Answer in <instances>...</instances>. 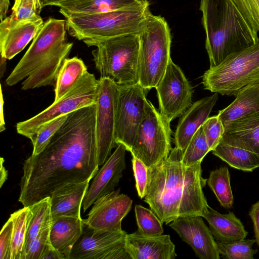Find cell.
Returning a JSON list of instances; mask_svg holds the SVG:
<instances>
[{
	"label": "cell",
	"instance_id": "8992f818",
	"mask_svg": "<svg viewBox=\"0 0 259 259\" xmlns=\"http://www.w3.org/2000/svg\"><path fill=\"white\" fill-rule=\"evenodd\" d=\"M83 41L88 47H96L92 53L100 78H108L118 85L139 83L138 33Z\"/></svg>",
	"mask_w": 259,
	"mask_h": 259
},
{
	"label": "cell",
	"instance_id": "f6af8a7d",
	"mask_svg": "<svg viewBox=\"0 0 259 259\" xmlns=\"http://www.w3.org/2000/svg\"><path fill=\"white\" fill-rule=\"evenodd\" d=\"M10 6V0H0L1 21L7 17V14Z\"/></svg>",
	"mask_w": 259,
	"mask_h": 259
},
{
	"label": "cell",
	"instance_id": "83f0119b",
	"mask_svg": "<svg viewBox=\"0 0 259 259\" xmlns=\"http://www.w3.org/2000/svg\"><path fill=\"white\" fill-rule=\"evenodd\" d=\"M29 207L26 237L21 259H25L31 243L40 230L53 221L50 197H46Z\"/></svg>",
	"mask_w": 259,
	"mask_h": 259
},
{
	"label": "cell",
	"instance_id": "74e56055",
	"mask_svg": "<svg viewBox=\"0 0 259 259\" xmlns=\"http://www.w3.org/2000/svg\"><path fill=\"white\" fill-rule=\"evenodd\" d=\"M202 127L210 151H211L221 141L224 126L217 115L209 117Z\"/></svg>",
	"mask_w": 259,
	"mask_h": 259
},
{
	"label": "cell",
	"instance_id": "44dd1931",
	"mask_svg": "<svg viewBox=\"0 0 259 259\" xmlns=\"http://www.w3.org/2000/svg\"><path fill=\"white\" fill-rule=\"evenodd\" d=\"M221 141L259 156V112L228 123Z\"/></svg>",
	"mask_w": 259,
	"mask_h": 259
},
{
	"label": "cell",
	"instance_id": "f546056e",
	"mask_svg": "<svg viewBox=\"0 0 259 259\" xmlns=\"http://www.w3.org/2000/svg\"><path fill=\"white\" fill-rule=\"evenodd\" d=\"M230 178L228 168L223 166L211 170L206 181L220 205L226 209L232 208L234 203Z\"/></svg>",
	"mask_w": 259,
	"mask_h": 259
},
{
	"label": "cell",
	"instance_id": "3957f363",
	"mask_svg": "<svg viewBox=\"0 0 259 259\" xmlns=\"http://www.w3.org/2000/svg\"><path fill=\"white\" fill-rule=\"evenodd\" d=\"M65 20L50 18L6 80L12 86L25 79L22 89L55 85L58 73L73 47L67 37Z\"/></svg>",
	"mask_w": 259,
	"mask_h": 259
},
{
	"label": "cell",
	"instance_id": "9c48e42d",
	"mask_svg": "<svg viewBox=\"0 0 259 259\" xmlns=\"http://www.w3.org/2000/svg\"><path fill=\"white\" fill-rule=\"evenodd\" d=\"M99 79L88 71L73 88L59 99L34 116L17 123V133L32 144L39 129L50 121L74 111L95 104Z\"/></svg>",
	"mask_w": 259,
	"mask_h": 259
},
{
	"label": "cell",
	"instance_id": "6da1fadb",
	"mask_svg": "<svg viewBox=\"0 0 259 259\" xmlns=\"http://www.w3.org/2000/svg\"><path fill=\"white\" fill-rule=\"evenodd\" d=\"M96 103L68 114L38 155L24 161L18 199L29 206L70 184L91 181L99 170Z\"/></svg>",
	"mask_w": 259,
	"mask_h": 259
},
{
	"label": "cell",
	"instance_id": "836d02e7",
	"mask_svg": "<svg viewBox=\"0 0 259 259\" xmlns=\"http://www.w3.org/2000/svg\"><path fill=\"white\" fill-rule=\"evenodd\" d=\"M135 212L138 226L137 231L148 235L163 234V223L152 210L141 205H136Z\"/></svg>",
	"mask_w": 259,
	"mask_h": 259
},
{
	"label": "cell",
	"instance_id": "ba28073f",
	"mask_svg": "<svg viewBox=\"0 0 259 259\" xmlns=\"http://www.w3.org/2000/svg\"><path fill=\"white\" fill-rule=\"evenodd\" d=\"M259 83V40L253 45L227 57L209 68L202 76L205 90L229 96L247 86Z\"/></svg>",
	"mask_w": 259,
	"mask_h": 259
},
{
	"label": "cell",
	"instance_id": "d590c367",
	"mask_svg": "<svg viewBox=\"0 0 259 259\" xmlns=\"http://www.w3.org/2000/svg\"><path fill=\"white\" fill-rule=\"evenodd\" d=\"M42 8L40 0H14L10 16L18 20L32 19L40 17Z\"/></svg>",
	"mask_w": 259,
	"mask_h": 259
},
{
	"label": "cell",
	"instance_id": "ac0fdd59",
	"mask_svg": "<svg viewBox=\"0 0 259 259\" xmlns=\"http://www.w3.org/2000/svg\"><path fill=\"white\" fill-rule=\"evenodd\" d=\"M44 23L41 17L24 20L6 17L0 24L1 56L13 58L34 39Z\"/></svg>",
	"mask_w": 259,
	"mask_h": 259
},
{
	"label": "cell",
	"instance_id": "d4e9b609",
	"mask_svg": "<svg viewBox=\"0 0 259 259\" xmlns=\"http://www.w3.org/2000/svg\"><path fill=\"white\" fill-rule=\"evenodd\" d=\"M259 112V83L249 85L242 89L235 100L218 115L224 126L228 123Z\"/></svg>",
	"mask_w": 259,
	"mask_h": 259
},
{
	"label": "cell",
	"instance_id": "7bdbcfd3",
	"mask_svg": "<svg viewBox=\"0 0 259 259\" xmlns=\"http://www.w3.org/2000/svg\"><path fill=\"white\" fill-rule=\"evenodd\" d=\"M40 259H65V257L52 246L50 242L46 245Z\"/></svg>",
	"mask_w": 259,
	"mask_h": 259
},
{
	"label": "cell",
	"instance_id": "4316f807",
	"mask_svg": "<svg viewBox=\"0 0 259 259\" xmlns=\"http://www.w3.org/2000/svg\"><path fill=\"white\" fill-rule=\"evenodd\" d=\"M212 154L230 166L244 171H252L259 167V156L245 149L222 141L211 151Z\"/></svg>",
	"mask_w": 259,
	"mask_h": 259
},
{
	"label": "cell",
	"instance_id": "cb8c5ba5",
	"mask_svg": "<svg viewBox=\"0 0 259 259\" xmlns=\"http://www.w3.org/2000/svg\"><path fill=\"white\" fill-rule=\"evenodd\" d=\"M84 225L81 218L63 216L53 219L50 242L65 259H68L73 247L81 236Z\"/></svg>",
	"mask_w": 259,
	"mask_h": 259
},
{
	"label": "cell",
	"instance_id": "1f68e13d",
	"mask_svg": "<svg viewBox=\"0 0 259 259\" xmlns=\"http://www.w3.org/2000/svg\"><path fill=\"white\" fill-rule=\"evenodd\" d=\"M216 241V240H215ZM220 255L227 259H253L257 249L252 248L255 239L245 238L230 242L222 243L216 241Z\"/></svg>",
	"mask_w": 259,
	"mask_h": 259
},
{
	"label": "cell",
	"instance_id": "7dc6e473",
	"mask_svg": "<svg viewBox=\"0 0 259 259\" xmlns=\"http://www.w3.org/2000/svg\"><path fill=\"white\" fill-rule=\"evenodd\" d=\"M7 59L1 56V61H0V75L1 77H2L4 73L5 72L6 68V61Z\"/></svg>",
	"mask_w": 259,
	"mask_h": 259
},
{
	"label": "cell",
	"instance_id": "f1b7e54d",
	"mask_svg": "<svg viewBox=\"0 0 259 259\" xmlns=\"http://www.w3.org/2000/svg\"><path fill=\"white\" fill-rule=\"evenodd\" d=\"M88 71L82 59L74 57L66 58L58 73L55 85V100L63 96Z\"/></svg>",
	"mask_w": 259,
	"mask_h": 259
},
{
	"label": "cell",
	"instance_id": "603a6c76",
	"mask_svg": "<svg viewBox=\"0 0 259 259\" xmlns=\"http://www.w3.org/2000/svg\"><path fill=\"white\" fill-rule=\"evenodd\" d=\"M208 223L215 240L222 243H230L246 238L248 232L240 220L232 211L222 214L209 206L203 213Z\"/></svg>",
	"mask_w": 259,
	"mask_h": 259
},
{
	"label": "cell",
	"instance_id": "e575fe53",
	"mask_svg": "<svg viewBox=\"0 0 259 259\" xmlns=\"http://www.w3.org/2000/svg\"><path fill=\"white\" fill-rule=\"evenodd\" d=\"M68 114L59 116L43 125L38 131L33 145L32 155L41 153L46 148L52 138L63 125Z\"/></svg>",
	"mask_w": 259,
	"mask_h": 259
},
{
	"label": "cell",
	"instance_id": "7c38bea8",
	"mask_svg": "<svg viewBox=\"0 0 259 259\" xmlns=\"http://www.w3.org/2000/svg\"><path fill=\"white\" fill-rule=\"evenodd\" d=\"M118 85L106 78L99 79L96 102V137L99 165H102L117 145L115 116Z\"/></svg>",
	"mask_w": 259,
	"mask_h": 259
},
{
	"label": "cell",
	"instance_id": "5b68a950",
	"mask_svg": "<svg viewBox=\"0 0 259 259\" xmlns=\"http://www.w3.org/2000/svg\"><path fill=\"white\" fill-rule=\"evenodd\" d=\"M149 3L135 8L100 13L59 12L70 35L80 40H101L139 33L149 13Z\"/></svg>",
	"mask_w": 259,
	"mask_h": 259
},
{
	"label": "cell",
	"instance_id": "ab89813d",
	"mask_svg": "<svg viewBox=\"0 0 259 259\" xmlns=\"http://www.w3.org/2000/svg\"><path fill=\"white\" fill-rule=\"evenodd\" d=\"M132 165L136 182V188L139 197L143 199L145 196L148 182V167L141 160L132 156Z\"/></svg>",
	"mask_w": 259,
	"mask_h": 259
},
{
	"label": "cell",
	"instance_id": "2e32d148",
	"mask_svg": "<svg viewBox=\"0 0 259 259\" xmlns=\"http://www.w3.org/2000/svg\"><path fill=\"white\" fill-rule=\"evenodd\" d=\"M169 226L191 247L198 258H220L216 241L202 217H180L170 223Z\"/></svg>",
	"mask_w": 259,
	"mask_h": 259
},
{
	"label": "cell",
	"instance_id": "484cf974",
	"mask_svg": "<svg viewBox=\"0 0 259 259\" xmlns=\"http://www.w3.org/2000/svg\"><path fill=\"white\" fill-rule=\"evenodd\" d=\"M148 3L147 0H67L57 7L67 12L94 14L137 8Z\"/></svg>",
	"mask_w": 259,
	"mask_h": 259
},
{
	"label": "cell",
	"instance_id": "d6986e66",
	"mask_svg": "<svg viewBox=\"0 0 259 259\" xmlns=\"http://www.w3.org/2000/svg\"><path fill=\"white\" fill-rule=\"evenodd\" d=\"M125 247L131 259H174L177 254L169 235L126 234Z\"/></svg>",
	"mask_w": 259,
	"mask_h": 259
},
{
	"label": "cell",
	"instance_id": "e0dca14e",
	"mask_svg": "<svg viewBox=\"0 0 259 259\" xmlns=\"http://www.w3.org/2000/svg\"><path fill=\"white\" fill-rule=\"evenodd\" d=\"M126 149L122 144H118L114 151L102 165L94 177L82 202L85 211L100 197L114 191L126 168L125 160Z\"/></svg>",
	"mask_w": 259,
	"mask_h": 259
},
{
	"label": "cell",
	"instance_id": "8d00e7d4",
	"mask_svg": "<svg viewBox=\"0 0 259 259\" xmlns=\"http://www.w3.org/2000/svg\"><path fill=\"white\" fill-rule=\"evenodd\" d=\"M251 28L259 31V0H231Z\"/></svg>",
	"mask_w": 259,
	"mask_h": 259
},
{
	"label": "cell",
	"instance_id": "4fadbf2b",
	"mask_svg": "<svg viewBox=\"0 0 259 259\" xmlns=\"http://www.w3.org/2000/svg\"><path fill=\"white\" fill-rule=\"evenodd\" d=\"M155 89L159 112L169 122L180 117L192 104V88L181 68L171 59Z\"/></svg>",
	"mask_w": 259,
	"mask_h": 259
},
{
	"label": "cell",
	"instance_id": "ffe728a7",
	"mask_svg": "<svg viewBox=\"0 0 259 259\" xmlns=\"http://www.w3.org/2000/svg\"><path fill=\"white\" fill-rule=\"evenodd\" d=\"M218 93L203 98L194 103L180 116L174 135L175 147L185 149L189 142L202 125L215 104Z\"/></svg>",
	"mask_w": 259,
	"mask_h": 259
},
{
	"label": "cell",
	"instance_id": "d6a6232c",
	"mask_svg": "<svg viewBox=\"0 0 259 259\" xmlns=\"http://www.w3.org/2000/svg\"><path fill=\"white\" fill-rule=\"evenodd\" d=\"M209 152L210 150L201 126L183 151L182 161L187 166L193 165L202 162Z\"/></svg>",
	"mask_w": 259,
	"mask_h": 259
},
{
	"label": "cell",
	"instance_id": "8fae6325",
	"mask_svg": "<svg viewBox=\"0 0 259 259\" xmlns=\"http://www.w3.org/2000/svg\"><path fill=\"white\" fill-rule=\"evenodd\" d=\"M139 83L118 85L115 116V142L130 151L144 116L147 99Z\"/></svg>",
	"mask_w": 259,
	"mask_h": 259
},
{
	"label": "cell",
	"instance_id": "5bb4252c",
	"mask_svg": "<svg viewBox=\"0 0 259 259\" xmlns=\"http://www.w3.org/2000/svg\"><path fill=\"white\" fill-rule=\"evenodd\" d=\"M126 235L123 230H95L84 223L68 259H131L125 247Z\"/></svg>",
	"mask_w": 259,
	"mask_h": 259
},
{
	"label": "cell",
	"instance_id": "60d3db41",
	"mask_svg": "<svg viewBox=\"0 0 259 259\" xmlns=\"http://www.w3.org/2000/svg\"><path fill=\"white\" fill-rule=\"evenodd\" d=\"M13 223L10 218L0 233V259H10Z\"/></svg>",
	"mask_w": 259,
	"mask_h": 259
},
{
	"label": "cell",
	"instance_id": "ee69618b",
	"mask_svg": "<svg viewBox=\"0 0 259 259\" xmlns=\"http://www.w3.org/2000/svg\"><path fill=\"white\" fill-rule=\"evenodd\" d=\"M1 99H0V132H2L5 130V121L4 119V97L2 93V88H1Z\"/></svg>",
	"mask_w": 259,
	"mask_h": 259
},
{
	"label": "cell",
	"instance_id": "277c9868",
	"mask_svg": "<svg viewBox=\"0 0 259 259\" xmlns=\"http://www.w3.org/2000/svg\"><path fill=\"white\" fill-rule=\"evenodd\" d=\"M200 10L210 68L259 40L231 0H201Z\"/></svg>",
	"mask_w": 259,
	"mask_h": 259
},
{
	"label": "cell",
	"instance_id": "bcb514c9",
	"mask_svg": "<svg viewBox=\"0 0 259 259\" xmlns=\"http://www.w3.org/2000/svg\"><path fill=\"white\" fill-rule=\"evenodd\" d=\"M67 0H40L42 8L48 6H57L59 4Z\"/></svg>",
	"mask_w": 259,
	"mask_h": 259
},
{
	"label": "cell",
	"instance_id": "4dcf8cb0",
	"mask_svg": "<svg viewBox=\"0 0 259 259\" xmlns=\"http://www.w3.org/2000/svg\"><path fill=\"white\" fill-rule=\"evenodd\" d=\"M29 206H24L10 215L13 223L10 259H21L27 229Z\"/></svg>",
	"mask_w": 259,
	"mask_h": 259
},
{
	"label": "cell",
	"instance_id": "30bf717a",
	"mask_svg": "<svg viewBox=\"0 0 259 259\" xmlns=\"http://www.w3.org/2000/svg\"><path fill=\"white\" fill-rule=\"evenodd\" d=\"M171 135L170 122L147 100L130 152L149 168L168 156L171 149Z\"/></svg>",
	"mask_w": 259,
	"mask_h": 259
},
{
	"label": "cell",
	"instance_id": "52a82bcc",
	"mask_svg": "<svg viewBox=\"0 0 259 259\" xmlns=\"http://www.w3.org/2000/svg\"><path fill=\"white\" fill-rule=\"evenodd\" d=\"M138 34L139 83L149 91L161 80L171 59L170 31L164 18L150 12Z\"/></svg>",
	"mask_w": 259,
	"mask_h": 259
},
{
	"label": "cell",
	"instance_id": "f35d334b",
	"mask_svg": "<svg viewBox=\"0 0 259 259\" xmlns=\"http://www.w3.org/2000/svg\"><path fill=\"white\" fill-rule=\"evenodd\" d=\"M52 223L42 228L30 244L25 259H40L46 245L50 242V233Z\"/></svg>",
	"mask_w": 259,
	"mask_h": 259
},
{
	"label": "cell",
	"instance_id": "7402d4cb",
	"mask_svg": "<svg viewBox=\"0 0 259 259\" xmlns=\"http://www.w3.org/2000/svg\"><path fill=\"white\" fill-rule=\"evenodd\" d=\"M90 182L68 184L55 191L50 197L53 219L63 216L81 218V206Z\"/></svg>",
	"mask_w": 259,
	"mask_h": 259
},
{
	"label": "cell",
	"instance_id": "9a60e30c",
	"mask_svg": "<svg viewBox=\"0 0 259 259\" xmlns=\"http://www.w3.org/2000/svg\"><path fill=\"white\" fill-rule=\"evenodd\" d=\"M120 192L119 188L97 199L88 213V218L83 220L84 223L95 230H122L121 222L130 211L133 200L127 195Z\"/></svg>",
	"mask_w": 259,
	"mask_h": 259
},
{
	"label": "cell",
	"instance_id": "b9f144b4",
	"mask_svg": "<svg viewBox=\"0 0 259 259\" xmlns=\"http://www.w3.org/2000/svg\"><path fill=\"white\" fill-rule=\"evenodd\" d=\"M248 214L253 223L255 241L259 248V201L252 205Z\"/></svg>",
	"mask_w": 259,
	"mask_h": 259
},
{
	"label": "cell",
	"instance_id": "7a4b0ae2",
	"mask_svg": "<svg viewBox=\"0 0 259 259\" xmlns=\"http://www.w3.org/2000/svg\"><path fill=\"white\" fill-rule=\"evenodd\" d=\"M183 151L175 147L168 156L148 168L144 200L166 225L186 216H201L209 206L203 191L207 180L201 162L187 166Z\"/></svg>",
	"mask_w": 259,
	"mask_h": 259
}]
</instances>
